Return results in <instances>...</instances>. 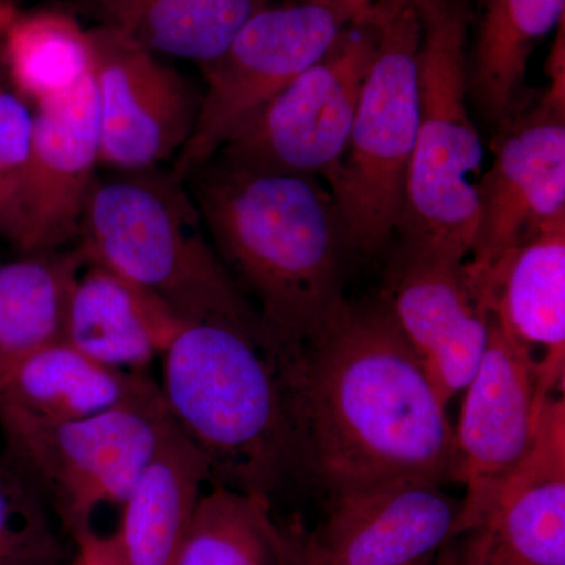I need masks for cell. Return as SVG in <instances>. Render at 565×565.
Masks as SVG:
<instances>
[{"mask_svg":"<svg viewBox=\"0 0 565 565\" xmlns=\"http://www.w3.org/2000/svg\"><path fill=\"white\" fill-rule=\"evenodd\" d=\"M351 22L332 0H282L255 14L225 54L202 66L206 90L199 118L170 178L184 184L214 159L267 103L321 61Z\"/></svg>","mask_w":565,"mask_h":565,"instance_id":"ba28073f","label":"cell"},{"mask_svg":"<svg viewBox=\"0 0 565 565\" xmlns=\"http://www.w3.org/2000/svg\"><path fill=\"white\" fill-rule=\"evenodd\" d=\"M438 553L437 565H565V392L546 397L534 448L484 519Z\"/></svg>","mask_w":565,"mask_h":565,"instance_id":"5bb4252c","label":"cell"},{"mask_svg":"<svg viewBox=\"0 0 565 565\" xmlns=\"http://www.w3.org/2000/svg\"><path fill=\"white\" fill-rule=\"evenodd\" d=\"M379 303L445 404L463 393L489 343V311L465 263L403 243Z\"/></svg>","mask_w":565,"mask_h":565,"instance_id":"4fadbf2b","label":"cell"},{"mask_svg":"<svg viewBox=\"0 0 565 565\" xmlns=\"http://www.w3.org/2000/svg\"><path fill=\"white\" fill-rule=\"evenodd\" d=\"M70 546L52 525L46 501L0 460V565H68Z\"/></svg>","mask_w":565,"mask_h":565,"instance_id":"484cf974","label":"cell"},{"mask_svg":"<svg viewBox=\"0 0 565 565\" xmlns=\"http://www.w3.org/2000/svg\"><path fill=\"white\" fill-rule=\"evenodd\" d=\"M379 28L348 147L326 178L345 252L379 255L403 217L419 120L422 25L411 2L374 0Z\"/></svg>","mask_w":565,"mask_h":565,"instance_id":"8992f818","label":"cell"},{"mask_svg":"<svg viewBox=\"0 0 565 565\" xmlns=\"http://www.w3.org/2000/svg\"><path fill=\"white\" fill-rule=\"evenodd\" d=\"M87 264L79 245L0 263V374L65 341L71 296Z\"/></svg>","mask_w":565,"mask_h":565,"instance_id":"7402d4cb","label":"cell"},{"mask_svg":"<svg viewBox=\"0 0 565 565\" xmlns=\"http://www.w3.org/2000/svg\"><path fill=\"white\" fill-rule=\"evenodd\" d=\"M162 359L163 404L212 486L273 503L297 481L286 343L262 316L184 323Z\"/></svg>","mask_w":565,"mask_h":565,"instance_id":"3957f363","label":"cell"},{"mask_svg":"<svg viewBox=\"0 0 565 565\" xmlns=\"http://www.w3.org/2000/svg\"><path fill=\"white\" fill-rule=\"evenodd\" d=\"M77 555L70 565H120L114 537L92 533L74 542Z\"/></svg>","mask_w":565,"mask_h":565,"instance_id":"83f0119b","label":"cell"},{"mask_svg":"<svg viewBox=\"0 0 565 565\" xmlns=\"http://www.w3.org/2000/svg\"><path fill=\"white\" fill-rule=\"evenodd\" d=\"M99 163V103L92 70L68 92L35 104L22 255L79 241Z\"/></svg>","mask_w":565,"mask_h":565,"instance_id":"2e32d148","label":"cell"},{"mask_svg":"<svg viewBox=\"0 0 565 565\" xmlns=\"http://www.w3.org/2000/svg\"><path fill=\"white\" fill-rule=\"evenodd\" d=\"M99 103V163L140 172L191 139L200 103L177 70L118 28L88 33Z\"/></svg>","mask_w":565,"mask_h":565,"instance_id":"7c38bea8","label":"cell"},{"mask_svg":"<svg viewBox=\"0 0 565 565\" xmlns=\"http://www.w3.org/2000/svg\"><path fill=\"white\" fill-rule=\"evenodd\" d=\"M379 28L351 22L332 50L267 103L214 159L252 172L326 180L343 158Z\"/></svg>","mask_w":565,"mask_h":565,"instance_id":"9c48e42d","label":"cell"},{"mask_svg":"<svg viewBox=\"0 0 565 565\" xmlns=\"http://www.w3.org/2000/svg\"><path fill=\"white\" fill-rule=\"evenodd\" d=\"M297 542L266 498L212 486L203 493L177 565H292Z\"/></svg>","mask_w":565,"mask_h":565,"instance_id":"cb8c5ba5","label":"cell"},{"mask_svg":"<svg viewBox=\"0 0 565 565\" xmlns=\"http://www.w3.org/2000/svg\"><path fill=\"white\" fill-rule=\"evenodd\" d=\"M184 184L223 266L281 341L302 344L344 310L348 252L319 178L211 159Z\"/></svg>","mask_w":565,"mask_h":565,"instance_id":"7a4b0ae2","label":"cell"},{"mask_svg":"<svg viewBox=\"0 0 565 565\" xmlns=\"http://www.w3.org/2000/svg\"><path fill=\"white\" fill-rule=\"evenodd\" d=\"M182 184L151 178L95 181L77 245L88 263L158 297L181 322L258 315L199 232Z\"/></svg>","mask_w":565,"mask_h":565,"instance_id":"5b68a950","label":"cell"},{"mask_svg":"<svg viewBox=\"0 0 565 565\" xmlns=\"http://www.w3.org/2000/svg\"><path fill=\"white\" fill-rule=\"evenodd\" d=\"M7 62L18 95L43 102L68 92L92 70L88 33L61 14L25 18L7 36Z\"/></svg>","mask_w":565,"mask_h":565,"instance_id":"d4e9b609","label":"cell"},{"mask_svg":"<svg viewBox=\"0 0 565 565\" xmlns=\"http://www.w3.org/2000/svg\"><path fill=\"white\" fill-rule=\"evenodd\" d=\"M182 326L158 297L88 263L71 296L65 341L114 370L147 373Z\"/></svg>","mask_w":565,"mask_h":565,"instance_id":"d6986e66","label":"cell"},{"mask_svg":"<svg viewBox=\"0 0 565 565\" xmlns=\"http://www.w3.org/2000/svg\"><path fill=\"white\" fill-rule=\"evenodd\" d=\"M147 373L114 370L62 341L0 374V419L66 423L104 414L158 388Z\"/></svg>","mask_w":565,"mask_h":565,"instance_id":"ffe728a7","label":"cell"},{"mask_svg":"<svg viewBox=\"0 0 565 565\" xmlns=\"http://www.w3.org/2000/svg\"><path fill=\"white\" fill-rule=\"evenodd\" d=\"M206 484L210 465L170 418L121 505L111 535L120 565H177Z\"/></svg>","mask_w":565,"mask_h":565,"instance_id":"ac0fdd59","label":"cell"},{"mask_svg":"<svg viewBox=\"0 0 565 565\" xmlns=\"http://www.w3.org/2000/svg\"><path fill=\"white\" fill-rule=\"evenodd\" d=\"M292 565H310V564L305 563L302 557H300V555H299V542H297V552H296V557H294Z\"/></svg>","mask_w":565,"mask_h":565,"instance_id":"f546056e","label":"cell"},{"mask_svg":"<svg viewBox=\"0 0 565 565\" xmlns=\"http://www.w3.org/2000/svg\"><path fill=\"white\" fill-rule=\"evenodd\" d=\"M341 10L345 11L352 21H363L370 18L374 0H332Z\"/></svg>","mask_w":565,"mask_h":565,"instance_id":"f1b7e54d","label":"cell"},{"mask_svg":"<svg viewBox=\"0 0 565 565\" xmlns=\"http://www.w3.org/2000/svg\"><path fill=\"white\" fill-rule=\"evenodd\" d=\"M478 185L479 218L465 270H492L531 237L565 223V99L546 95L494 136Z\"/></svg>","mask_w":565,"mask_h":565,"instance_id":"8fae6325","label":"cell"},{"mask_svg":"<svg viewBox=\"0 0 565 565\" xmlns=\"http://www.w3.org/2000/svg\"><path fill=\"white\" fill-rule=\"evenodd\" d=\"M282 0H115L117 25L145 47L199 63L217 61L247 22Z\"/></svg>","mask_w":565,"mask_h":565,"instance_id":"603a6c76","label":"cell"},{"mask_svg":"<svg viewBox=\"0 0 565 565\" xmlns=\"http://www.w3.org/2000/svg\"><path fill=\"white\" fill-rule=\"evenodd\" d=\"M452 482L463 486L451 539L478 525L537 440L548 388L489 315V343L463 390ZM557 393V392H555Z\"/></svg>","mask_w":565,"mask_h":565,"instance_id":"30bf717a","label":"cell"},{"mask_svg":"<svg viewBox=\"0 0 565 565\" xmlns=\"http://www.w3.org/2000/svg\"><path fill=\"white\" fill-rule=\"evenodd\" d=\"M422 25L419 120L405 185L403 243L467 262L478 228L484 145L470 115V0H408Z\"/></svg>","mask_w":565,"mask_h":565,"instance_id":"277c9868","label":"cell"},{"mask_svg":"<svg viewBox=\"0 0 565 565\" xmlns=\"http://www.w3.org/2000/svg\"><path fill=\"white\" fill-rule=\"evenodd\" d=\"M471 282L546 388L564 392L565 223L531 237Z\"/></svg>","mask_w":565,"mask_h":565,"instance_id":"e0dca14e","label":"cell"},{"mask_svg":"<svg viewBox=\"0 0 565 565\" xmlns=\"http://www.w3.org/2000/svg\"><path fill=\"white\" fill-rule=\"evenodd\" d=\"M33 111L0 88V236L22 250L31 181Z\"/></svg>","mask_w":565,"mask_h":565,"instance_id":"4316f807","label":"cell"},{"mask_svg":"<svg viewBox=\"0 0 565 565\" xmlns=\"http://www.w3.org/2000/svg\"><path fill=\"white\" fill-rule=\"evenodd\" d=\"M286 381L297 481L327 497L401 481L452 482L446 404L381 303H348L288 344Z\"/></svg>","mask_w":565,"mask_h":565,"instance_id":"6da1fadb","label":"cell"},{"mask_svg":"<svg viewBox=\"0 0 565 565\" xmlns=\"http://www.w3.org/2000/svg\"><path fill=\"white\" fill-rule=\"evenodd\" d=\"M565 0H476L468 46V95L494 136L527 106L535 44L564 22Z\"/></svg>","mask_w":565,"mask_h":565,"instance_id":"44dd1931","label":"cell"},{"mask_svg":"<svg viewBox=\"0 0 565 565\" xmlns=\"http://www.w3.org/2000/svg\"><path fill=\"white\" fill-rule=\"evenodd\" d=\"M386 2H408V0H386Z\"/></svg>","mask_w":565,"mask_h":565,"instance_id":"4dcf8cb0","label":"cell"},{"mask_svg":"<svg viewBox=\"0 0 565 565\" xmlns=\"http://www.w3.org/2000/svg\"><path fill=\"white\" fill-rule=\"evenodd\" d=\"M170 415L161 388L66 423L0 419L6 462L28 479L74 542L95 533L103 505H122L154 455Z\"/></svg>","mask_w":565,"mask_h":565,"instance_id":"52a82bcc","label":"cell"},{"mask_svg":"<svg viewBox=\"0 0 565 565\" xmlns=\"http://www.w3.org/2000/svg\"><path fill=\"white\" fill-rule=\"evenodd\" d=\"M459 511L460 501L430 481L330 494L299 555L310 565H427L451 539Z\"/></svg>","mask_w":565,"mask_h":565,"instance_id":"9a60e30c","label":"cell"}]
</instances>
